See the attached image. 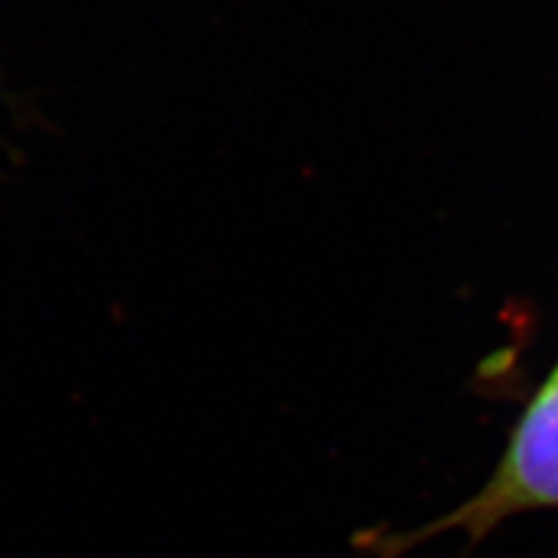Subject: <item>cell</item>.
Masks as SVG:
<instances>
[{"instance_id":"obj_1","label":"cell","mask_w":558,"mask_h":558,"mask_svg":"<svg viewBox=\"0 0 558 558\" xmlns=\"http://www.w3.org/2000/svg\"><path fill=\"white\" fill-rule=\"evenodd\" d=\"M533 509H558V365L530 396L492 478L471 499L411 533L375 535L367 546L378 558H401L448 530H463L478 543L505 520Z\"/></svg>"}]
</instances>
